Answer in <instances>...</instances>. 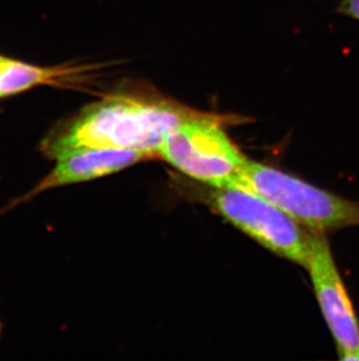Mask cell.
I'll use <instances>...</instances> for the list:
<instances>
[{
  "mask_svg": "<svg viewBox=\"0 0 359 361\" xmlns=\"http://www.w3.org/2000/svg\"><path fill=\"white\" fill-rule=\"evenodd\" d=\"M201 111L144 87H122L82 110L48 138L44 149L58 158L81 149H120L158 156L170 133Z\"/></svg>",
  "mask_w": 359,
  "mask_h": 361,
  "instance_id": "6da1fadb",
  "label": "cell"
},
{
  "mask_svg": "<svg viewBox=\"0 0 359 361\" xmlns=\"http://www.w3.org/2000/svg\"><path fill=\"white\" fill-rule=\"evenodd\" d=\"M225 188L251 192L312 231L359 226L358 202L248 158Z\"/></svg>",
  "mask_w": 359,
  "mask_h": 361,
  "instance_id": "7a4b0ae2",
  "label": "cell"
},
{
  "mask_svg": "<svg viewBox=\"0 0 359 361\" xmlns=\"http://www.w3.org/2000/svg\"><path fill=\"white\" fill-rule=\"evenodd\" d=\"M4 56H1V55H0V69H1V66H3V61H4Z\"/></svg>",
  "mask_w": 359,
  "mask_h": 361,
  "instance_id": "9c48e42d",
  "label": "cell"
},
{
  "mask_svg": "<svg viewBox=\"0 0 359 361\" xmlns=\"http://www.w3.org/2000/svg\"><path fill=\"white\" fill-rule=\"evenodd\" d=\"M309 276L339 358L359 361V322L325 232L310 229Z\"/></svg>",
  "mask_w": 359,
  "mask_h": 361,
  "instance_id": "5b68a950",
  "label": "cell"
},
{
  "mask_svg": "<svg viewBox=\"0 0 359 361\" xmlns=\"http://www.w3.org/2000/svg\"><path fill=\"white\" fill-rule=\"evenodd\" d=\"M336 13L359 21V0H339Z\"/></svg>",
  "mask_w": 359,
  "mask_h": 361,
  "instance_id": "ba28073f",
  "label": "cell"
},
{
  "mask_svg": "<svg viewBox=\"0 0 359 361\" xmlns=\"http://www.w3.org/2000/svg\"><path fill=\"white\" fill-rule=\"evenodd\" d=\"M99 67L102 66L68 63L44 68L5 58L0 69V97L14 95L39 85L80 87L88 83Z\"/></svg>",
  "mask_w": 359,
  "mask_h": 361,
  "instance_id": "52a82bcc",
  "label": "cell"
},
{
  "mask_svg": "<svg viewBox=\"0 0 359 361\" xmlns=\"http://www.w3.org/2000/svg\"><path fill=\"white\" fill-rule=\"evenodd\" d=\"M227 120L207 113L191 117L170 133L158 156L195 180L225 188L246 161L224 129Z\"/></svg>",
  "mask_w": 359,
  "mask_h": 361,
  "instance_id": "3957f363",
  "label": "cell"
},
{
  "mask_svg": "<svg viewBox=\"0 0 359 361\" xmlns=\"http://www.w3.org/2000/svg\"><path fill=\"white\" fill-rule=\"evenodd\" d=\"M0 332H1V325H0Z\"/></svg>",
  "mask_w": 359,
  "mask_h": 361,
  "instance_id": "30bf717a",
  "label": "cell"
},
{
  "mask_svg": "<svg viewBox=\"0 0 359 361\" xmlns=\"http://www.w3.org/2000/svg\"><path fill=\"white\" fill-rule=\"evenodd\" d=\"M210 204L227 222L282 259L308 267L310 229L268 201L237 188H214Z\"/></svg>",
  "mask_w": 359,
  "mask_h": 361,
  "instance_id": "277c9868",
  "label": "cell"
},
{
  "mask_svg": "<svg viewBox=\"0 0 359 361\" xmlns=\"http://www.w3.org/2000/svg\"><path fill=\"white\" fill-rule=\"evenodd\" d=\"M154 156L120 149H81L58 158V163L28 197L65 185L80 184L125 170Z\"/></svg>",
  "mask_w": 359,
  "mask_h": 361,
  "instance_id": "8992f818",
  "label": "cell"
}]
</instances>
